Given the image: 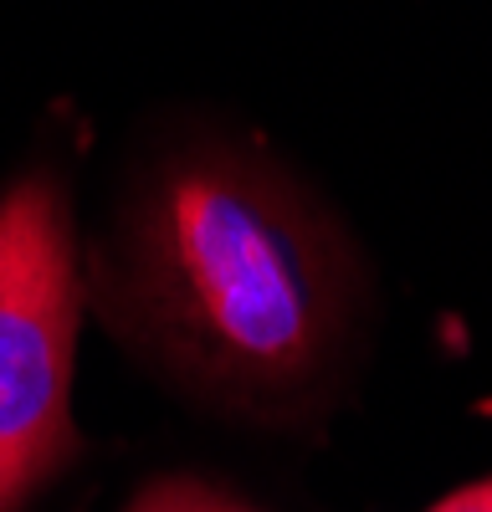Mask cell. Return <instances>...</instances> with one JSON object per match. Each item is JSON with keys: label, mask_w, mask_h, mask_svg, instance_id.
<instances>
[{"label": "cell", "mask_w": 492, "mask_h": 512, "mask_svg": "<svg viewBox=\"0 0 492 512\" xmlns=\"http://www.w3.org/2000/svg\"><path fill=\"white\" fill-rule=\"evenodd\" d=\"M77 328L72 205L52 169H31L0 190V512H26L82 451L72 425Z\"/></svg>", "instance_id": "obj_2"}, {"label": "cell", "mask_w": 492, "mask_h": 512, "mask_svg": "<svg viewBox=\"0 0 492 512\" xmlns=\"http://www.w3.org/2000/svg\"><path fill=\"white\" fill-rule=\"evenodd\" d=\"M118 344L200 400L298 425L354 364L364 272L334 216L262 154L200 144L159 159L93 256Z\"/></svg>", "instance_id": "obj_1"}, {"label": "cell", "mask_w": 492, "mask_h": 512, "mask_svg": "<svg viewBox=\"0 0 492 512\" xmlns=\"http://www.w3.org/2000/svg\"><path fill=\"white\" fill-rule=\"evenodd\" d=\"M431 512H492V477H482V482H472V487H462V492L441 497Z\"/></svg>", "instance_id": "obj_4"}, {"label": "cell", "mask_w": 492, "mask_h": 512, "mask_svg": "<svg viewBox=\"0 0 492 512\" xmlns=\"http://www.w3.org/2000/svg\"><path fill=\"white\" fill-rule=\"evenodd\" d=\"M123 512H257V507L205 477H159Z\"/></svg>", "instance_id": "obj_3"}]
</instances>
